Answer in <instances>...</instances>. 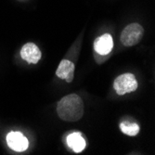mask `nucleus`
Listing matches in <instances>:
<instances>
[{"mask_svg": "<svg viewBox=\"0 0 155 155\" xmlns=\"http://www.w3.org/2000/svg\"><path fill=\"white\" fill-rule=\"evenodd\" d=\"M74 70L75 65L74 62L69 60H62L59 64L57 71H56V75L60 79L65 80L67 83H71L74 80Z\"/></svg>", "mask_w": 155, "mask_h": 155, "instance_id": "obj_7", "label": "nucleus"}, {"mask_svg": "<svg viewBox=\"0 0 155 155\" xmlns=\"http://www.w3.org/2000/svg\"><path fill=\"white\" fill-rule=\"evenodd\" d=\"M21 57L29 64H36L42 57V53L35 44L29 42L21 48Z\"/></svg>", "mask_w": 155, "mask_h": 155, "instance_id": "obj_5", "label": "nucleus"}, {"mask_svg": "<svg viewBox=\"0 0 155 155\" xmlns=\"http://www.w3.org/2000/svg\"><path fill=\"white\" fill-rule=\"evenodd\" d=\"M114 88L120 96L134 92L137 88V81L133 74L126 73L119 75L114 83Z\"/></svg>", "mask_w": 155, "mask_h": 155, "instance_id": "obj_3", "label": "nucleus"}, {"mask_svg": "<svg viewBox=\"0 0 155 155\" xmlns=\"http://www.w3.org/2000/svg\"><path fill=\"white\" fill-rule=\"evenodd\" d=\"M57 112L63 121L76 122L84 115L83 100L77 94L67 95L58 102Z\"/></svg>", "mask_w": 155, "mask_h": 155, "instance_id": "obj_1", "label": "nucleus"}, {"mask_svg": "<svg viewBox=\"0 0 155 155\" xmlns=\"http://www.w3.org/2000/svg\"><path fill=\"white\" fill-rule=\"evenodd\" d=\"M120 129L124 134L130 137H134L137 136L139 132V125L136 123L123 122L120 124Z\"/></svg>", "mask_w": 155, "mask_h": 155, "instance_id": "obj_9", "label": "nucleus"}, {"mask_svg": "<svg viewBox=\"0 0 155 155\" xmlns=\"http://www.w3.org/2000/svg\"><path fill=\"white\" fill-rule=\"evenodd\" d=\"M114 48V40L110 35L104 34L98 36L94 41L95 52L100 55H109Z\"/></svg>", "mask_w": 155, "mask_h": 155, "instance_id": "obj_6", "label": "nucleus"}, {"mask_svg": "<svg viewBox=\"0 0 155 155\" xmlns=\"http://www.w3.org/2000/svg\"><path fill=\"white\" fill-rule=\"evenodd\" d=\"M7 143L11 150L18 152L26 150L28 146H29L28 139L21 132L16 131H12L8 134Z\"/></svg>", "mask_w": 155, "mask_h": 155, "instance_id": "obj_4", "label": "nucleus"}, {"mask_svg": "<svg viewBox=\"0 0 155 155\" xmlns=\"http://www.w3.org/2000/svg\"><path fill=\"white\" fill-rule=\"evenodd\" d=\"M67 143L74 152L79 153L86 148V141L79 132H74L70 134L67 137Z\"/></svg>", "mask_w": 155, "mask_h": 155, "instance_id": "obj_8", "label": "nucleus"}, {"mask_svg": "<svg viewBox=\"0 0 155 155\" xmlns=\"http://www.w3.org/2000/svg\"><path fill=\"white\" fill-rule=\"evenodd\" d=\"M143 35H144L143 27L137 22H134L124 27V29L121 34L120 39L124 46L133 47L139 43L140 40L143 37Z\"/></svg>", "mask_w": 155, "mask_h": 155, "instance_id": "obj_2", "label": "nucleus"}]
</instances>
